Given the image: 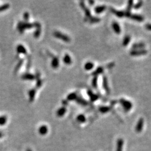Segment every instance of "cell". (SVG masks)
Masks as SVG:
<instances>
[{
  "instance_id": "1",
  "label": "cell",
  "mask_w": 151,
  "mask_h": 151,
  "mask_svg": "<svg viewBox=\"0 0 151 151\" xmlns=\"http://www.w3.org/2000/svg\"><path fill=\"white\" fill-rule=\"evenodd\" d=\"M120 102L121 105H123L124 109L125 110V111H128L129 110H130L132 109V104L131 102L129 101L121 99L120 100Z\"/></svg>"
},
{
  "instance_id": "2",
  "label": "cell",
  "mask_w": 151,
  "mask_h": 151,
  "mask_svg": "<svg viewBox=\"0 0 151 151\" xmlns=\"http://www.w3.org/2000/svg\"><path fill=\"white\" fill-rule=\"evenodd\" d=\"M147 53V50L145 49H138V50H133L131 52V54L133 56H139L146 55Z\"/></svg>"
},
{
  "instance_id": "3",
  "label": "cell",
  "mask_w": 151,
  "mask_h": 151,
  "mask_svg": "<svg viewBox=\"0 0 151 151\" xmlns=\"http://www.w3.org/2000/svg\"><path fill=\"white\" fill-rule=\"evenodd\" d=\"M143 124H144V120L143 118H140L137 124L136 125L135 127V131L137 133H140L142 131V129L143 127Z\"/></svg>"
},
{
  "instance_id": "4",
  "label": "cell",
  "mask_w": 151,
  "mask_h": 151,
  "mask_svg": "<svg viewBox=\"0 0 151 151\" xmlns=\"http://www.w3.org/2000/svg\"><path fill=\"white\" fill-rule=\"evenodd\" d=\"M124 145V141L123 139L119 138L118 139L116 142V151H123Z\"/></svg>"
},
{
  "instance_id": "5",
  "label": "cell",
  "mask_w": 151,
  "mask_h": 151,
  "mask_svg": "<svg viewBox=\"0 0 151 151\" xmlns=\"http://www.w3.org/2000/svg\"><path fill=\"white\" fill-rule=\"evenodd\" d=\"M133 6V1L130 0V1L128 2V5L127 7V11H126V12L125 13V15L127 17H130L131 15V9L132 8Z\"/></svg>"
},
{
  "instance_id": "6",
  "label": "cell",
  "mask_w": 151,
  "mask_h": 151,
  "mask_svg": "<svg viewBox=\"0 0 151 151\" xmlns=\"http://www.w3.org/2000/svg\"><path fill=\"white\" fill-rule=\"evenodd\" d=\"M48 132V127L45 125H42L39 129V133L42 135H45Z\"/></svg>"
},
{
  "instance_id": "7",
  "label": "cell",
  "mask_w": 151,
  "mask_h": 151,
  "mask_svg": "<svg viewBox=\"0 0 151 151\" xmlns=\"http://www.w3.org/2000/svg\"><path fill=\"white\" fill-rule=\"evenodd\" d=\"M130 17H131V19L133 20H134L137 21H140V22L144 20V17L142 16L136 15V14H133V15H131Z\"/></svg>"
},
{
  "instance_id": "8",
  "label": "cell",
  "mask_w": 151,
  "mask_h": 151,
  "mask_svg": "<svg viewBox=\"0 0 151 151\" xmlns=\"http://www.w3.org/2000/svg\"><path fill=\"white\" fill-rule=\"evenodd\" d=\"M145 46V44L143 43H134L132 45V48L134 49H142Z\"/></svg>"
},
{
  "instance_id": "9",
  "label": "cell",
  "mask_w": 151,
  "mask_h": 151,
  "mask_svg": "<svg viewBox=\"0 0 151 151\" xmlns=\"http://www.w3.org/2000/svg\"><path fill=\"white\" fill-rule=\"evenodd\" d=\"M111 11L114 14H115V15L119 17H123L125 15V13L123 11H117V10H115V9H112V8L111 9Z\"/></svg>"
},
{
  "instance_id": "10",
  "label": "cell",
  "mask_w": 151,
  "mask_h": 151,
  "mask_svg": "<svg viewBox=\"0 0 151 151\" xmlns=\"http://www.w3.org/2000/svg\"><path fill=\"white\" fill-rule=\"evenodd\" d=\"M113 28L114 29L115 32L116 34L120 33L121 29H120V26H119V25L118 23H116V22H114L113 24Z\"/></svg>"
},
{
  "instance_id": "11",
  "label": "cell",
  "mask_w": 151,
  "mask_h": 151,
  "mask_svg": "<svg viewBox=\"0 0 151 151\" xmlns=\"http://www.w3.org/2000/svg\"><path fill=\"white\" fill-rule=\"evenodd\" d=\"M66 112V109L65 107H62V108L59 109L58 111H57V115H58L59 117H62V116H63L64 114H65Z\"/></svg>"
},
{
  "instance_id": "12",
  "label": "cell",
  "mask_w": 151,
  "mask_h": 151,
  "mask_svg": "<svg viewBox=\"0 0 151 151\" xmlns=\"http://www.w3.org/2000/svg\"><path fill=\"white\" fill-rule=\"evenodd\" d=\"M131 40V37L129 35H127L124 39V41H123V45L124 46H127L128 43H129Z\"/></svg>"
},
{
  "instance_id": "13",
  "label": "cell",
  "mask_w": 151,
  "mask_h": 151,
  "mask_svg": "<svg viewBox=\"0 0 151 151\" xmlns=\"http://www.w3.org/2000/svg\"><path fill=\"white\" fill-rule=\"evenodd\" d=\"M77 119L78 121L80 122V123H84V122L86 121V118L84 115H78Z\"/></svg>"
},
{
  "instance_id": "14",
  "label": "cell",
  "mask_w": 151,
  "mask_h": 151,
  "mask_svg": "<svg viewBox=\"0 0 151 151\" xmlns=\"http://www.w3.org/2000/svg\"><path fill=\"white\" fill-rule=\"evenodd\" d=\"M7 122V118L5 116H0V125H5Z\"/></svg>"
},
{
  "instance_id": "15",
  "label": "cell",
  "mask_w": 151,
  "mask_h": 151,
  "mask_svg": "<svg viewBox=\"0 0 151 151\" xmlns=\"http://www.w3.org/2000/svg\"><path fill=\"white\" fill-rule=\"evenodd\" d=\"M110 110V108L109 107H101L100 109V110L102 113H107Z\"/></svg>"
},
{
  "instance_id": "16",
  "label": "cell",
  "mask_w": 151,
  "mask_h": 151,
  "mask_svg": "<svg viewBox=\"0 0 151 151\" xmlns=\"http://www.w3.org/2000/svg\"><path fill=\"white\" fill-rule=\"evenodd\" d=\"M93 64L91 62H88L85 64V67L86 70H90L92 69V68H93Z\"/></svg>"
},
{
  "instance_id": "17",
  "label": "cell",
  "mask_w": 151,
  "mask_h": 151,
  "mask_svg": "<svg viewBox=\"0 0 151 151\" xmlns=\"http://www.w3.org/2000/svg\"><path fill=\"white\" fill-rule=\"evenodd\" d=\"M105 10V6H100L96 9V11L98 13H100Z\"/></svg>"
},
{
  "instance_id": "18",
  "label": "cell",
  "mask_w": 151,
  "mask_h": 151,
  "mask_svg": "<svg viewBox=\"0 0 151 151\" xmlns=\"http://www.w3.org/2000/svg\"><path fill=\"white\" fill-rule=\"evenodd\" d=\"M63 60L64 61V62H65L66 64H70L71 62V59L70 57L68 55H66L65 56Z\"/></svg>"
},
{
  "instance_id": "19",
  "label": "cell",
  "mask_w": 151,
  "mask_h": 151,
  "mask_svg": "<svg viewBox=\"0 0 151 151\" xmlns=\"http://www.w3.org/2000/svg\"><path fill=\"white\" fill-rule=\"evenodd\" d=\"M142 5H143V1H139V2H138L137 3H136V4L134 6V8L135 9H138L140 8H141Z\"/></svg>"
},
{
  "instance_id": "20",
  "label": "cell",
  "mask_w": 151,
  "mask_h": 151,
  "mask_svg": "<svg viewBox=\"0 0 151 151\" xmlns=\"http://www.w3.org/2000/svg\"><path fill=\"white\" fill-rule=\"evenodd\" d=\"M104 87L106 89V91L107 92H109V89L108 88V86H107V82L106 81V79L105 78L104 80Z\"/></svg>"
},
{
  "instance_id": "21",
  "label": "cell",
  "mask_w": 151,
  "mask_h": 151,
  "mask_svg": "<svg viewBox=\"0 0 151 151\" xmlns=\"http://www.w3.org/2000/svg\"><path fill=\"white\" fill-rule=\"evenodd\" d=\"M17 50H18V52H19L26 53V50H25V49L21 45H20V46H18V47H17Z\"/></svg>"
},
{
  "instance_id": "22",
  "label": "cell",
  "mask_w": 151,
  "mask_h": 151,
  "mask_svg": "<svg viewBox=\"0 0 151 151\" xmlns=\"http://www.w3.org/2000/svg\"><path fill=\"white\" fill-rule=\"evenodd\" d=\"M9 7V6L8 4L2 6H0V11H3V10H6V9H8Z\"/></svg>"
},
{
  "instance_id": "23",
  "label": "cell",
  "mask_w": 151,
  "mask_h": 151,
  "mask_svg": "<svg viewBox=\"0 0 151 151\" xmlns=\"http://www.w3.org/2000/svg\"><path fill=\"white\" fill-rule=\"evenodd\" d=\"M146 28L147 30H151V24H147L146 25Z\"/></svg>"
},
{
  "instance_id": "24",
  "label": "cell",
  "mask_w": 151,
  "mask_h": 151,
  "mask_svg": "<svg viewBox=\"0 0 151 151\" xmlns=\"http://www.w3.org/2000/svg\"><path fill=\"white\" fill-rule=\"evenodd\" d=\"M3 134L2 133V132H0V138H2V136H3Z\"/></svg>"
},
{
  "instance_id": "25",
  "label": "cell",
  "mask_w": 151,
  "mask_h": 151,
  "mask_svg": "<svg viewBox=\"0 0 151 151\" xmlns=\"http://www.w3.org/2000/svg\"><path fill=\"white\" fill-rule=\"evenodd\" d=\"M26 151H32L30 149H28L27 150H26Z\"/></svg>"
}]
</instances>
